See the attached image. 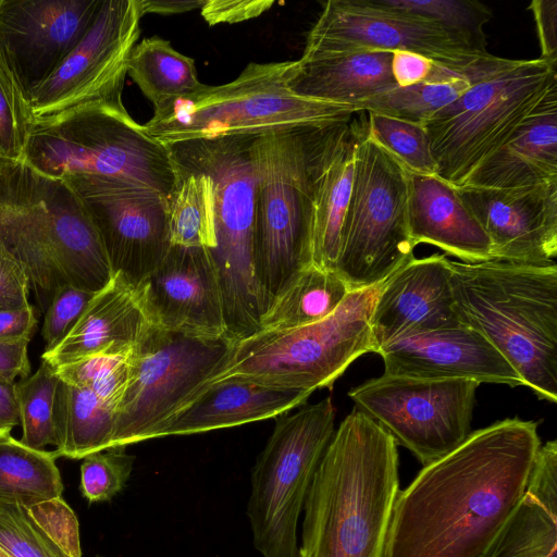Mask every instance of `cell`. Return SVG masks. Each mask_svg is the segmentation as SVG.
Listing matches in <instances>:
<instances>
[{"label": "cell", "mask_w": 557, "mask_h": 557, "mask_svg": "<svg viewBox=\"0 0 557 557\" xmlns=\"http://www.w3.org/2000/svg\"><path fill=\"white\" fill-rule=\"evenodd\" d=\"M541 445L536 422L507 418L423 466L398 491L383 557H481L521 500Z\"/></svg>", "instance_id": "1"}, {"label": "cell", "mask_w": 557, "mask_h": 557, "mask_svg": "<svg viewBox=\"0 0 557 557\" xmlns=\"http://www.w3.org/2000/svg\"><path fill=\"white\" fill-rule=\"evenodd\" d=\"M398 491L397 444L355 407L313 476L299 557H383Z\"/></svg>", "instance_id": "2"}, {"label": "cell", "mask_w": 557, "mask_h": 557, "mask_svg": "<svg viewBox=\"0 0 557 557\" xmlns=\"http://www.w3.org/2000/svg\"><path fill=\"white\" fill-rule=\"evenodd\" d=\"M0 240L20 261L40 310L64 285L98 292L113 276L99 232L76 193L24 161L0 158Z\"/></svg>", "instance_id": "3"}, {"label": "cell", "mask_w": 557, "mask_h": 557, "mask_svg": "<svg viewBox=\"0 0 557 557\" xmlns=\"http://www.w3.org/2000/svg\"><path fill=\"white\" fill-rule=\"evenodd\" d=\"M459 322L482 334L540 399L557 401V265L451 261Z\"/></svg>", "instance_id": "4"}, {"label": "cell", "mask_w": 557, "mask_h": 557, "mask_svg": "<svg viewBox=\"0 0 557 557\" xmlns=\"http://www.w3.org/2000/svg\"><path fill=\"white\" fill-rule=\"evenodd\" d=\"M297 61L249 63L232 82L203 87L153 108L144 124L149 136L169 146L225 136H261L306 126L349 121L357 111L300 97L289 83Z\"/></svg>", "instance_id": "5"}, {"label": "cell", "mask_w": 557, "mask_h": 557, "mask_svg": "<svg viewBox=\"0 0 557 557\" xmlns=\"http://www.w3.org/2000/svg\"><path fill=\"white\" fill-rule=\"evenodd\" d=\"M334 125L296 127L255 139L253 259L267 309L286 282L312 263L317 170Z\"/></svg>", "instance_id": "6"}, {"label": "cell", "mask_w": 557, "mask_h": 557, "mask_svg": "<svg viewBox=\"0 0 557 557\" xmlns=\"http://www.w3.org/2000/svg\"><path fill=\"white\" fill-rule=\"evenodd\" d=\"M23 161L52 180L81 175L112 178L164 197L175 181L170 149L128 114L122 98L33 121Z\"/></svg>", "instance_id": "7"}, {"label": "cell", "mask_w": 557, "mask_h": 557, "mask_svg": "<svg viewBox=\"0 0 557 557\" xmlns=\"http://www.w3.org/2000/svg\"><path fill=\"white\" fill-rule=\"evenodd\" d=\"M381 285L351 290L331 315L317 323L258 331L232 341L201 393L225 382L311 394L315 389L332 388L356 359L368 352L375 354L371 317Z\"/></svg>", "instance_id": "8"}, {"label": "cell", "mask_w": 557, "mask_h": 557, "mask_svg": "<svg viewBox=\"0 0 557 557\" xmlns=\"http://www.w3.org/2000/svg\"><path fill=\"white\" fill-rule=\"evenodd\" d=\"M256 137L225 136L166 146L175 161L203 172L212 181L216 246L210 252L231 341L257 333L267 309L253 259Z\"/></svg>", "instance_id": "9"}, {"label": "cell", "mask_w": 557, "mask_h": 557, "mask_svg": "<svg viewBox=\"0 0 557 557\" xmlns=\"http://www.w3.org/2000/svg\"><path fill=\"white\" fill-rule=\"evenodd\" d=\"M557 86V63L516 60L470 86L423 124L436 175L461 187Z\"/></svg>", "instance_id": "10"}, {"label": "cell", "mask_w": 557, "mask_h": 557, "mask_svg": "<svg viewBox=\"0 0 557 557\" xmlns=\"http://www.w3.org/2000/svg\"><path fill=\"white\" fill-rule=\"evenodd\" d=\"M334 421L331 397L276 419L252 468L247 504L253 546L262 557H299V517Z\"/></svg>", "instance_id": "11"}, {"label": "cell", "mask_w": 557, "mask_h": 557, "mask_svg": "<svg viewBox=\"0 0 557 557\" xmlns=\"http://www.w3.org/2000/svg\"><path fill=\"white\" fill-rule=\"evenodd\" d=\"M408 230V171L362 122L336 272L351 290L383 283L413 258Z\"/></svg>", "instance_id": "12"}, {"label": "cell", "mask_w": 557, "mask_h": 557, "mask_svg": "<svg viewBox=\"0 0 557 557\" xmlns=\"http://www.w3.org/2000/svg\"><path fill=\"white\" fill-rule=\"evenodd\" d=\"M231 343L225 337H193L153 325L131 351L112 447L166 436L177 417L199 397Z\"/></svg>", "instance_id": "13"}, {"label": "cell", "mask_w": 557, "mask_h": 557, "mask_svg": "<svg viewBox=\"0 0 557 557\" xmlns=\"http://www.w3.org/2000/svg\"><path fill=\"white\" fill-rule=\"evenodd\" d=\"M479 383L383 373L348 392L374 420L423 465L444 457L471 433Z\"/></svg>", "instance_id": "14"}, {"label": "cell", "mask_w": 557, "mask_h": 557, "mask_svg": "<svg viewBox=\"0 0 557 557\" xmlns=\"http://www.w3.org/2000/svg\"><path fill=\"white\" fill-rule=\"evenodd\" d=\"M143 16L140 0H102L82 40L30 95L32 121L122 98L128 57L138 40Z\"/></svg>", "instance_id": "15"}, {"label": "cell", "mask_w": 557, "mask_h": 557, "mask_svg": "<svg viewBox=\"0 0 557 557\" xmlns=\"http://www.w3.org/2000/svg\"><path fill=\"white\" fill-rule=\"evenodd\" d=\"M407 51L460 69L479 54L436 24L386 10L371 0H330L308 34L304 58L356 51Z\"/></svg>", "instance_id": "16"}, {"label": "cell", "mask_w": 557, "mask_h": 557, "mask_svg": "<svg viewBox=\"0 0 557 557\" xmlns=\"http://www.w3.org/2000/svg\"><path fill=\"white\" fill-rule=\"evenodd\" d=\"M63 181L94 221L113 274L139 285L162 261L169 240L165 197L127 182L71 176Z\"/></svg>", "instance_id": "17"}, {"label": "cell", "mask_w": 557, "mask_h": 557, "mask_svg": "<svg viewBox=\"0 0 557 557\" xmlns=\"http://www.w3.org/2000/svg\"><path fill=\"white\" fill-rule=\"evenodd\" d=\"M101 2L0 0V55L27 101L85 36Z\"/></svg>", "instance_id": "18"}, {"label": "cell", "mask_w": 557, "mask_h": 557, "mask_svg": "<svg viewBox=\"0 0 557 557\" xmlns=\"http://www.w3.org/2000/svg\"><path fill=\"white\" fill-rule=\"evenodd\" d=\"M138 286L156 325L193 337L227 338L220 281L209 249L171 245Z\"/></svg>", "instance_id": "19"}, {"label": "cell", "mask_w": 557, "mask_h": 557, "mask_svg": "<svg viewBox=\"0 0 557 557\" xmlns=\"http://www.w3.org/2000/svg\"><path fill=\"white\" fill-rule=\"evenodd\" d=\"M487 234L493 260L544 264L557 255V181L511 189L458 187Z\"/></svg>", "instance_id": "20"}, {"label": "cell", "mask_w": 557, "mask_h": 557, "mask_svg": "<svg viewBox=\"0 0 557 557\" xmlns=\"http://www.w3.org/2000/svg\"><path fill=\"white\" fill-rule=\"evenodd\" d=\"M377 355L386 374L525 386L507 359L482 334L466 325L396 338L381 347Z\"/></svg>", "instance_id": "21"}, {"label": "cell", "mask_w": 557, "mask_h": 557, "mask_svg": "<svg viewBox=\"0 0 557 557\" xmlns=\"http://www.w3.org/2000/svg\"><path fill=\"white\" fill-rule=\"evenodd\" d=\"M450 260L412 258L381 285L371 317L375 354L400 337L462 325L455 311Z\"/></svg>", "instance_id": "22"}, {"label": "cell", "mask_w": 557, "mask_h": 557, "mask_svg": "<svg viewBox=\"0 0 557 557\" xmlns=\"http://www.w3.org/2000/svg\"><path fill=\"white\" fill-rule=\"evenodd\" d=\"M156 325L141 289L121 273L96 292L76 324L41 360L57 368L101 354H126Z\"/></svg>", "instance_id": "23"}, {"label": "cell", "mask_w": 557, "mask_h": 557, "mask_svg": "<svg viewBox=\"0 0 557 557\" xmlns=\"http://www.w3.org/2000/svg\"><path fill=\"white\" fill-rule=\"evenodd\" d=\"M408 230L414 247L434 245L467 263L493 260L490 238L459 188L436 174L408 172Z\"/></svg>", "instance_id": "24"}, {"label": "cell", "mask_w": 557, "mask_h": 557, "mask_svg": "<svg viewBox=\"0 0 557 557\" xmlns=\"http://www.w3.org/2000/svg\"><path fill=\"white\" fill-rule=\"evenodd\" d=\"M557 181V86L462 186L511 189Z\"/></svg>", "instance_id": "25"}, {"label": "cell", "mask_w": 557, "mask_h": 557, "mask_svg": "<svg viewBox=\"0 0 557 557\" xmlns=\"http://www.w3.org/2000/svg\"><path fill=\"white\" fill-rule=\"evenodd\" d=\"M481 557H557V442L541 445L525 492Z\"/></svg>", "instance_id": "26"}, {"label": "cell", "mask_w": 557, "mask_h": 557, "mask_svg": "<svg viewBox=\"0 0 557 557\" xmlns=\"http://www.w3.org/2000/svg\"><path fill=\"white\" fill-rule=\"evenodd\" d=\"M352 117L331 129L320 154L314 195L312 262L336 271L344 219L350 200L360 127Z\"/></svg>", "instance_id": "27"}, {"label": "cell", "mask_w": 557, "mask_h": 557, "mask_svg": "<svg viewBox=\"0 0 557 557\" xmlns=\"http://www.w3.org/2000/svg\"><path fill=\"white\" fill-rule=\"evenodd\" d=\"M393 52L356 51L301 57L289 86L294 94L312 100L357 107L397 86L392 74Z\"/></svg>", "instance_id": "28"}, {"label": "cell", "mask_w": 557, "mask_h": 557, "mask_svg": "<svg viewBox=\"0 0 557 557\" xmlns=\"http://www.w3.org/2000/svg\"><path fill=\"white\" fill-rule=\"evenodd\" d=\"M310 395L252 383H220L203 389L177 417L166 436L203 433L282 416L306 405Z\"/></svg>", "instance_id": "29"}, {"label": "cell", "mask_w": 557, "mask_h": 557, "mask_svg": "<svg viewBox=\"0 0 557 557\" xmlns=\"http://www.w3.org/2000/svg\"><path fill=\"white\" fill-rule=\"evenodd\" d=\"M351 292L336 271L313 262L297 271L272 299L259 331H280L317 323L331 315Z\"/></svg>", "instance_id": "30"}, {"label": "cell", "mask_w": 557, "mask_h": 557, "mask_svg": "<svg viewBox=\"0 0 557 557\" xmlns=\"http://www.w3.org/2000/svg\"><path fill=\"white\" fill-rule=\"evenodd\" d=\"M114 410L92 392L60 381L54 404L57 457L83 459L112 447Z\"/></svg>", "instance_id": "31"}, {"label": "cell", "mask_w": 557, "mask_h": 557, "mask_svg": "<svg viewBox=\"0 0 557 557\" xmlns=\"http://www.w3.org/2000/svg\"><path fill=\"white\" fill-rule=\"evenodd\" d=\"M173 161L175 181L165 197L170 244L212 250L216 246L212 181L203 172Z\"/></svg>", "instance_id": "32"}, {"label": "cell", "mask_w": 557, "mask_h": 557, "mask_svg": "<svg viewBox=\"0 0 557 557\" xmlns=\"http://www.w3.org/2000/svg\"><path fill=\"white\" fill-rule=\"evenodd\" d=\"M127 74L153 108L200 90L194 59L175 50L158 36L143 39L132 49Z\"/></svg>", "instance_id": "33"}, {"label": "cell", "mask_w": 557, "mask_h": 557, "mask_svg": "<svg viewBox=\"0 0 557 557\" xmlns=\"http://www.w3.org/2000/svg\"><path fill=\"white\" fill-rule=\"evenodd\" d=\"M54 450H37L8 437L0 442V504L30 507L61 497Z\"/></svg>", "instance_id": "34"}, {"label": "cell", "mask_w": 557, "mask_h": 557, "mask_svg": "<svg viewBox=\"0 0 557 557\" xmlns=\"http://www.w3.org/2000/svg\"><path fill=\"white\" fill-rule=\"evenodd\" d=\"M374 4L432 22L479 54H487L483 26L490 8L472 0H371Z\"/></svg>", "instance_id": "35"}, {"label": "cell", "mask_w": 557, "mask_h": 557, "mask_svg": "<svg viewBox=\"0 0 557 557\" xmlns=\"http://www.w3.org/2000/svg\"><path fill=\"white\" fill-rule=\"evenodd\" d=\"M60 381L54 367L42 360L33 375L15 383L21 442L29 448L44 450L48 445L57 444L54 404Z\"/></svg>", "instance_id": "36"}, {"label": "cell", "mask_w": 557, "mask_h": 557, "mask_svg": "<svg viewBox=\"0 0 557 557\" xmlns=\"http://www.w3.org/2000/svg\"><path fill=\"white\" fill-rule=\"evenodd\" d=\"M472 84L466 81L422 82L396 87L361 102L357 110L374 112L423 125Z\"/></svg>", "instance_id": "37"}, {"label": "cell", "mask_w": 557, "mask_h": 557, "mask_svg": "<svg viewBox=\"0 0 557 557\" xmlns=\"http://www.w3.org/2000/svg\"><path fill=\"white\" fill-rule=\"evenodd\" d=\"M368 134L408 172L434 175L436 163L423 125L385 114L367 112Z\"/></svg>", "instance_id": "38"}, {"label": "cell", "mask_w": 557, "mask_h": 557, "mask_svg": "<svg viewBox=\"0 0 557 557\" xmlns=\"http://www.w3.org/2000/svg\"><path fill=\"white\" fill-rule=\"evenodd\" d=\"M131 351L89 356L54 369L61 381L89 389L115 416L129 377Z\"/></svg>", "instance_id": "39"}, {"label": "cell", "mask_w": 557, "mask_h": 557, "mask_svg": "<svg viewBox=\"0 0 557 557\" xmlns=\"http://www.w3.org/2000/svg\"><path fill=\"white\" fill-rule=\"evenodd\" d=\"M0 548L9 557H72L32 517L27 507L0 504Z\"/></svg>", "instance_id": "40"}, {"label": "cell", "mask_w": 557, "mask_h": 557, "mask_svg": "<svg viewBox=\"0 0 557 557\" xmlns=\"http://www.w3.org/2000/svg\"><path fill=\"white\" fill-rule=\"evenodd\" d=\"M125 448L111 447L83 458L79 487L90 504L110 500L125 487L135 462Z\"/></svg>", "instance_id": "41"}, {"label": "cell", "mask_w": 557, "mask_h": 557, "mask_svg": "<svg viewBox=\"0 0 557 557\" xmlns=\"http://www.w3.org/2000/svg\"><path fill=\"white\" fill-rule=\"evenodd\" d=\"M32 117L27 100L0 55V158L24 160Z\"/></svg>", "instance_id": "42"}, {"label": "cell", "mask_w": 557, "mask_h": 557, "mask_svg": "<svg viewBox=\"0 0 557 557\" xmlns=\"http://www.w3.org/2000/svg\"><path fill=\"white\" fill-rule=\"evenodd\" d=\"M94 292L74 285H64L53 295L41 329L46 346L44 351L52 350L70 333L90 301Z\"/></svg>", "instance_id": "43"}, {"label": "cell", "mask_w": 557, "mask_h": 557, "mask_svg": "<svg viewBox=\"0 0 557 557\" xmlns=\"http://www.w3.org/2000/svg\"><path fill=\"white\" fill-rule=\"evenodd\" d=\"M35 521L72 557H82L78 521L62 496L27 507Z\"/></svg>", "instance_id": "44"}, {"label": "cell", "mask_w": 557, "mask_h": 557, "mask_svg": "<svg viewBox=\"0 0 557 557\" xmlns=\"http://www.w3.org/2000/svg\"><path fill=\"white\" fill-rule=\"evenodd\" d=\"M29 290L25 270L0 240V311L29 306Z\"/></svg>", "instance_id": "45"}, {"label": "cell", "mask_w": 557, "mask_h": 557, "mask_svg": "<svg viewBox=\"0 0 557 557\" xmlns=\"http://www.w3.org/2000/svg\"><path fill=\"white\" fill-rule=\"evenodd\" d=\"M273 4L271 0H207L200 12L209 25L233 24L257 17Z\"/></svg>", "instance_id": "46"}, {"label": "cell", "mask_w": 557, "mask_h": 557, "mask_svg": "<svg viewBox=\"0 0 557 557\" xmlns=\"http://www.w3.org/2000/svg\"><path fill=\"white\" fill-rule=\"evenodd\" d=\"M541 46V59L557 63V0H534L530 4Z\"/></svg>", "instance_id": "47"}, {"label": "cell", "mask_w": 557, "mask_h": 557, "mask_svg": "<svg viewBox=\"0 0 557 557\" xmlns=\"http://www.w3.org/2000/svg\"><path fill=\"white\" fill-rule=\"evenodd\" d=\"M433 62L428 58L407 51H395L392 58V74L398 87L425 82Z\"/></svg>", "instance_id": "48"}, {"label": "cell", "mask_w": 557, "mask_h": 557, "mask_svg": "<svg viewBox=\"0 0 557 557\" xmlns=\"http://www.w3.org/2000/svg\"><path fill=\"white\" fill-rule=\"evenodd\" d=\"M28 339L0 341V375L11 381L25 379L30 372Z\"/></svg>", "instance_id": "49"}, {"label": "cell", "mask_w": 557, "mask_h": 557, "mask_svg": "<svg viewBox=\"0 0 557 557\" xmlns=\"http://www.w3.org/2000/svg\"><path fill=\"white\" fill-rule=\"evenodd\" d=\"M37 326L34 307L32 305L0 311V341H30Z\"/></svg>", "instance_id": "50"}, {"label": "cell", "mask_w": 557, "mask_h": 557, "mask_svg": "<svg viewBox=\"0 0 557 557\" xmlns=\"http://www.w3.org/2000/svg\"><path fill=\"white\" fill-rule=\"evenodd\" d=\"M20 423L15 382L0 375V430L11 432Z\"/></svg>", "instance_id": "51"}, {"label": "cell", "mask_w": 557, "mask_h": 557, "mask_svg": "<svg viewBox=\"0 0 557 557\" xmlns=\"http://www.w3.org/2000/svg\"><path fill=\"white\" fill-rule=\"evenodd\" d=\"M144 15L156 13L172 15L193 10H201L207 0H140Z\"/></svg>", "instance_id": "52"}, {"label": "cell", "mask_w": 557, "mask_h": 557, "mask_svg": "<svg viewBox=\"0 0 557 557\" xmlns=\"http://www.w3.org/2000/svg\"><path fill=\"white\" fill-rule=\"evenodd\" d=\"M10 436L11 434L9 431L0 430V442L7 440Z\"/></svg>", "instance_id": "53"}, {"label": "cell", "mask_w": 557, "mask_h": 557, "mask_svg": "<svg viewBox=\"0 0 557 557\" xmlns=\"http://www.w3.org/2000/svg\"><path fill=\"white\" fill-rule=\"evenodd\" d=\"M0 557H9V556L0 548Z\"/></svg>", "instance_id": "54"}, {"label": "cell", "mask_w": 557, "mask_h": 557, "mask_svg": "<svg viewBox=\"0 0 557 557\" xmlns=\"http://www.w3.org/2000/svg\"><path fill=\"white\" fill-rule=\"evenodd\" d=\"M95 557H103V556H100V555H96Z\"/></svg>", "instance_id": "55"}]
</instances>
